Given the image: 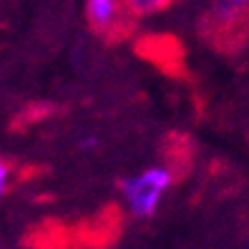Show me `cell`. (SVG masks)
I'll return each instance as SVG.
<instances>
[{"label": "cell", "mask_w": 249, "mask_h": 249, "mask_svg": "<svg viewBox=\"0 0 249 249\" xmlns=\"http://www.w3.org/2000/svg\"><path fill=\"white\" fill-rule=\"evenodd\" d=\"M174 176L167 167H149L144 172L121 181V195L135 217H151L158 211L165 192L172 185Z\"/></svg>", "instance_id": "obj_1"}, {"label": "cell", "mask_w": 249, "mask_h": 249, "mask_svg": "<svg viewBox=\"0 0 249 249\" xmlns=\"http://www.w3.org/2000/svg\"><path fill=\"white\" fill-rule=\"evenodd\" d=\"M119 14L121 7L119 2H114V0H89L85 5V16H87L91 28L98 32L112 30L117 21H119Z\"/></svg>", "instance_id": "obj_2"}, {"label": "cell", "mask_w": 249, "mask_h": 249, "mask_svg": "<svg viewBox=\"0 0 249 249\" xmlns=\"http://www.w3.org/2000/svg\"><path fill=\"white\" fill-rule=\"evenodd\" d=\"M9 183H12V169H9V165L5 160H0V199L7 195Z\"/></svg>", "instance_id": "obj_3"}, {"label": "cell", "mask_w": 249, "mask_h": 249, "mask_svg": "<svg viewBox=\"0 0 249 249\" xmlns=\"http://www.w3.org/2000/svg\"><path fill=\"white\" fill-rule=\"evenodd\" d=\"M83 149H89V146H96V137H89V140H85L83 144H80Z\"/></svg>", "instance_id": "obj_4"}]
</instances>
